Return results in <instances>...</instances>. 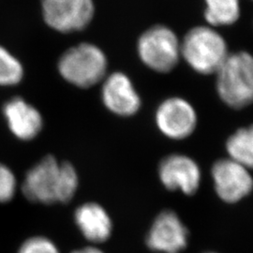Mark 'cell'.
<instances>
[{
	"instance_id": "4",
	"label": "cell",
	"mask_w": 253,
	"mask_h": 253,
	"mask_svg": "<svg viewBox=\"0 0 253 253\" xmlns=\"http://www.w3.org/2000/svg\"><path fill=\"white\" fill-rule=\"evenodd\" d=\"M107 64V58L99 47L81 43L62 54L58 61V72L73 85L88 88L104 79Z\"/></svg>"
},
{
	"instance_id": "7",
	"label": "cell",
	"mask_w": 253,
	"mask_h": 253,
	"mask_svg": "<svg viewBox=\"0 0 253 253\" xmlns=\"http://www.w3.org/2000/svg\"><path fill=\"white\" fill-rule=\"evenodd\" d=\"M156 123L163 134L173 140L185 139L197 126V115L190 102L182 98L164 100L156 113Z\"/></svg>"
},
{
	"instance_id": "16",
	"label": "cell",
	"mask_w": 253,
	"mask_h": 253,
	"mask_svg": "<svg viewBox=\"0 0 253 253\" xmlns=\"http://www.w3.org/2000/svg\"><path fill=\"white\" fill-rule=\"evenodd\" d=\"M24 69L18 59L7 49L0 46V85L9 86L23 79Z\"/></svg>"
},
{
	"instance_id": "9",
	"label": "cell",
	"mask_w": 253,
	"mask_h": 253,
	"mask_svg": "<svg viewBox=\"0 0 253 253\" xmlns=\"http://www.w3.org/2000/svg\"><path fill=\"white\" fill-rule=\"evenodd\" d=\"M188 231L178 216L164 211L155 219L147 235L148 247L158 253H178L185 249Z\"/></svg>"
},
{
	"instance_id": "2",
	"label": "cell",
	"mask_w": 253,
	"mask_h": 253,
	"mask_svg": "<svg viewBox=\"0 0 253 253\" xmlns=\"http://www.w3.org/2000/svg\"><path fill=\"white\" fill-rule=\"evenodd\" d=\"M216 74L217 93L228 106L241 109L253 103V55L229 54Z\"/></svg>"
},
{
	"instance_id": "12",
	"label": "cell",
	"mask_w": 253,
	"mask_h": 253,
	"mask_svg": "<svg viewBox=\"0 0 253 253\" xmlns=\"http://www.w3.org/2000/svg\"><path fill=\"white\" fill-rule=\"evenodd\" d=\"M3 113L10 131L24 141L34 139L43 126L41 113L21 98L9 100L4 106Z\"/></svg>"
},
{
	"instance_id": "10",
	"label": "cell",
	"mask_w": 253,
	"mask_h": 253,
	"mask_svg": "<svg viewBox=\"0 0 253 253\" xmlns=\"http://www.w3.org/2000/svg\"><path fill=\"white\" fill-rule=\"evenodd\" d=\"M101 98L112 113L120 117H130L141 106V99L132 82L122 73H114L103 82Z\"/></svg>"
},
{
	"instance_id": "19",
	"label": "cell",
	"mask_w": 253,
	"mask_h": 253,
	"mask_svg": "<svg viewBox=\"0 0 253 253\" xmlns=\"http://www.w3.org/2000/svg\"><path fill=\"white\" fill-rule=\"evenodd\" d=\"M72 253H104L103 252H101L100 249L98 248H94V247H87V248H84V249H82V250H78V251H75Z\"/></svg>"
},
{
	"instance_id": "20",
	"label": "cell",
	"mask_w": 253,
	"mask_h": 253,
	"mask_svg": "<svg viewBox=\"0 0 253 253\" xmlns=\"http://www.w3.org/2000/svg\"></svg>"
},
{
	"instance_id": "11",
	"label": "cell",
	"mask_w": 253,
	"mask_h": 253,
	"mask_svg": "<svg viewBox=\"0 0 253 253\" xmlns=\"http://www.w3.org/2000/svg\"><path fill=\"white\" fill-rule=\"evenodd\" d=\"M160 178L168 190H180L191 195L198 190L201 181L199 166L184 155H171L160 165Z\"/></svg>"
},
{
	"instance_id": "5",
	"label": "cell",
	"mask_w": 253,
	"mask_h": 253,
	"mask_svg": "<svg viewBox=\"0 0 253 253\" xmlns=\"http://www.w3.org/2000/svg\"><path fill=\"white\" fill-rule=\"evenodd\" d=\"M138 54L144 64L155 72L169 73L180 58V42L172 29L156 26L140 37Z\"/></svg>"
},
{
	"instance_id": "17",
	"label": "cell",
	"mask_w": 253,
	"mask_h": 253,
	"mask_svg": "<svg viewBox=\"0 0 253 253\" xmlns=\"http://www.w3.org/2000/svg\"><path fill=\"white\" fill-rule=\"evenodd\" d=\"M16 186V178L12 171L0 163V203H7L13 198Z\"/></svg>"
},
{
	"instance_id": "15",
	"label": "cell",
	"mask_w": 253,
	"mask_h": 253,
	"mask_svg": "<svg viewBox=\"0 0 253 253\" xmlns=\"http://www.w3.org/2000/svg\"><path fill=\"white\" fill-rule=\"evenodd\" d=\"M205 17L212 27L230 26L240 16L239 0H206Z\"/></svg>"
},
{
	"instance_id": "6",
	"label": "cell",
	"mask_w": 253,
	"mask_h": 253,
	"mask_svg": "<svg viewBox=\"0 0 253 253\" xmlns=\"http://www.w3.org/2000/svg\"><path fill=\"white\" fill-rule=\"evenodd\" d=\"M42 8L46 24L61 33L85 28L95 13L93 0H42Z\"/></svg>"
},
{
	"instance_id": "3",
	"label": "cell",
	"mask_w": 253,
	"mask_h": 253,
	"mask_svg": "<svg viewBox=\"0 0 253 253\" xmlns=\"http://www.w3.org/2000/svg\"><path fill=\"white\" fill-rule=\"evenodd\" d=\"M181 55L198 73H216L226 60V42L217 31L209 27L190 29L180 43Z\"/></svg>"
},
{
	"instance_id": "14",
	"label": "cell",
	"mask_w": 253,
	"mask_h": 253,
	"mask_svg": "<svg viewBox=\"0 0 253 253\" xmlns=\"http://www.w3.org/2000/svg\"><path fill=\"white\" fill-rule=\"evenodd\" d=\"M230 159L246 168L253 169V126L242 127L235 131L226 143Z\"/></svg>"
},
{
	"instance_id": "18",
	"label": "cell",
	"mask_w": 253,
	"mask_h": 253,
	"mask_svg": "<svg viewBox=\"0 0 253 253\" xmlns=\"http://www.w3.org/2000/svg\"><path fill=\"white\" fill-rule=\"evenodd\" d=\"M18 253H59L57 247L48 238L35 236L26 240Z\"/></svg>"
},
{
	"instance_id": "1",
	"label": "cell",
	"mask_w": 253,
	"mask_h": 253,
	"mask_svg": "<svg viewBox=\"0 0 253 253\" xmlns=\"http://www.w3.org/2000/svg\"><path fill=\"white\" fill-rule=\"evenodd\" d=\"M78 186L79 178L73 164L47 156L28 171L22 190L34 203L65 204L73 199Z\"/></svg>"
},
{
	"instance_id": "13",
	"label": "cell",
	"mask_w": 253,
	"mask_h": 253,
	"mask_svg": "<svg viewBox=\"0 0 253 253\" xmlns=\"http://www.w3.org/2000/svg\"><path fill=\"white\" fill-rule=\"evenodd\" d=\"M74 218L84 238L90 242H104L111 235L112 220L105 209L98 204H84L76 209Z\"/></svg>"
},
{
	"instance_id": "8",
	"label": "cell",
	"mask_w": 253,
	"mask_h": 253,
	"mask_svg": "<svg viewBox=\"0 0 253 253\" xmlns=\"http://www.w3.org/2000/svg\"><path fill=\"white\" fill-rule=\"evenodd\" d=\"M217 195L227 203H236L253 189V178L248 168L232 159L217 161L212 168Z\"/></svg>"
}]
</instances>
